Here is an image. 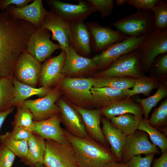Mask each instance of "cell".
I'll return each mask as SVG.
<instances>
[{"instance_id":"cell-1","label":"cell","mask_w":167,"mask_h":167,"mask_svg":"<svg viewBox=\"0 0 167 167\" xmlns=\"http://www.w3.org/2000/svg\"><path fill=\"white\" fill-rule=\"evenodd\" d=\"M36 29L31 23L13 17L5 10L0 12V78L12 79L15 63L27 51L29 38Z\"/></svg>"},{"instance_id":"cell-2","label":"cell","mask_w":167,"mask_h":167,"mask_svg":"<svg viewBox=\"0 0 167 167\" xmlns=\"http://www.w3.org/2000/svg\"><path fill=\"white\" fill-rule=\"evenodd\" d=\"M65 136L74 152L77 167H104L118 161L110 149L90 137L81 138L64 130Z\"/></svg>"},{"instance_id":"cell-3","label":"cell","mask_w":167,"mask_h":167,"mask_svg":"<svg viewBox=\"0 0 167 167\" xmlns=\"http://www.w3.org/2000/svg\"><path fill=\"white\" fill-rule=\"evenodd\" d=\"M93 78L65 77L56 86L64 99L69 103L80 108L91 109L94 107L90 89Z\"/></svg>"},{"instance_id":"cell-4","label":"cell","mask_w":167,"mask_h":167,"mask_svg":"<svg viewBox=\"0 0 167 167\" xmlns=\"http://www.w3.org/2000/svg\"><path fill=\"white\" fill-rule=\"evenodd\" d=\"M111 25L129 36L148 35L155 29L152 10H137L135 12L112 23Z\"/></svg>"},{"instance_id":"cell-5","label":"cell","mask_w":167,"mask_h":167,"mask_svg":"<svg viewBox=\"0 0 167 167\" xmlns=\"http://www.w3.org/2000/svg\"><path fill=\"white\" fill-rule=\"evenodd\" d=\"M148 35L138 37L128 36L125 39L110 45L92 59L98 69L109 67L122 55L137 49L145 40Z\"/></svg>"},{"instance_id":"cell-6","label":"cell","mask_w":167,"mask_h":167,"mask_svg":"<svg viewBox=\"0 0 167 167\" xmlns=\"http://www.w3.org/2000/svg\"><path fill=\"white\" fill-rule=\"evenodd\" d=\"M142 69L136 49L120 57L108 68L94 74V78L130 76L136 79L142 75Z\"/></svg>"},{"instance_id":"cell-7","label":"cell","mask_w":167,"mask_h":167,"mask_svg":"<svg viewBox=\"0 0 167 167\" xmlns=\"http://www.w3.org/2000/svg\"><path fill=\"white\" fill-rule=\"evenodd\" d=\"M137 49L142 68L149 69L158 56L167 53V30L155 28Z\"/></svg>"},{"instance_id":"cell-8","label":"cell","mask_w":167,"mask_h":167,"mask_svg":"<svg viewBox=\"0 0 167 167\" xmlns=\"http://www.w3.org/2000/svg\"><path fill=\"white\" fill-rule=\"evenodd\" d=\"M50 11L71 22L84 21L97 10L87 0L79 1L77 4L58 0H47Z\"/></svg>"},{"instance_id":"cell-9","label":"cell","mask_w":167,"mask_h":167,"mask_svg":"<svg viewBox=\"0 0 167 167\" xmlns=\"http://www.w3.org/2000/svg\"><path fill=\"white\" fill-rule=\"evenodd\" d=\"M45 143L43 162L45 167H77L71 145L50 140H46Z\"/></svg>"},{"instance_id":"cell-10","label":"cell","mask_w":167,"mask_h":167,"mask_svg":"<svg viewBox=\"0 0 167 167\" xmlns=\"http://www.w3.org/2000/svg\"><path fill=\"white\" fill-rule=\"evenodd\" d=\"M61 94V91L55 87L42 98L26 100L23 103L32 112L34 121H42L60 113L59 108L55 103Z\"/></svg>"},{"instance_id":"cell-11","label":"cell","mask_w":167,"mask_h":167,"mask_svg":"<svg viewBox=\"0 0 167 167\" xmlns=\"http://www.w3.org/2000/svg\"><path fill=\"white\" fill-rule=\"evenodd\" d=\"M42 65L27 51L18 58L14 66L13 77L23 84L36 87L39 83Z\"/></svg>"},{"instance_id":"cell-12","label":"cell","mask_w":167,"mask_h":167,"mask_svg":"<svg viewBox=\"0 0 167 167\" xmlns=\"http://www.w3.org/2000/svg\"><path fill=\"white\" fill-rule=\"evenodd\" d=\"M50 36L49 31L41 27L36 29L28 40L27 51L41 63L56 50L61 49L59 44L50 40Z\"/></svg>"},{"instance_id":"cell-13","label":"cell","mask_w":167,"mask_h":167,"mask_svg":"<svg viewBox=\"0 0 167 167\" xmlns=\"http://www.w3.org/2000/svg\"><path fill=\"white\" fill-rule=\"evenodd\" d=\"M66 58L63 71L66 76L71 78L84 77L94 73L98 69L92 58L78 54L70 46L65 51Z\"/></svg>"},{"instance_id":"cell-14","label":"cell","mask_w":167,"mask_h":167,"mask_svg":"<svg viewBox=\"0 0 167 167\" xmlns=\"http://www.w3.org/2000/svg\"><path fill=\"white\" fill-rule=\"evenodd\" d=\"M86 24L92 38L94 49L96 51L101 52L110 45L128 36L117 30H113L111 26H101L96 22H88Z\"/></svg>"},{"instance_id":"cell-15","label":"cell","mask_w":167,"mask_h":167,"mask_svg":"<svg viewBox=\"0 0 167 167\" xmlns=\"http://www.w3.org/2000/svg\"><path fill=\"white\" fill-rule=\"evenodd\" d=\"M139 131L127 136L122 153V162L126 163L132 157L141 154L147 156L152 153L160 154L157 147L149 140L147 133Z\"/></svg>"},{"instance_id":"cell-16","label":"cell","mask_w":167,"mask_h":167,"mask_svg":"<svg viewBox=\"0 0 167 167\" xmlns=\"http://www.w3.org/2000/svg\"><path fill=\"white\" fill-rule=\"evenodd\" d=\"M71 22L52 11L45 16L41 27L51 31L53 40L57 41L62 51L70 46Z\"/></svg>"},{"instance_id":"cell-17","label":"cell","mask_w":167,"mask_h":167,"mask_svg":"<svg viewBox=\"0 0 167 167\" xmlns=\"http://www.w3.org/2000/svg\"><path fill=\"white\" fill-rule=\"evenodd\" d=\"M56 104L59 108L62 122L66 131L81 138L90 137L86 130L82 118L77 111L64 98H59Z\"/></svg>"},{"instance_id":"cell-18","label":"cell","mask_w":167,"mask_h":167,"mask_svg":"<svg viewBox=\"0 0 167 167\" xmlns=\"http://www.w3.org/2000/svg\"><path fill=\"white\" fill-rule=\"evenodd\" d=\"M61 116L59 113L55 114L44 120L34 121L32 132L45 139L71 145L65 136L64 130L61 126Z\"/></svg>"},{"instance_id":"cell-19","label":"cell","mask_w":167,"mask_h":167,"mask_svg":"<svg viewBox=\"0 0 167 167\" xmlns=\"http://www.w3.org/2000/svg\"><path fill=\"white\" fill-rule=\"evenodd\" d=\"M65 58V52L62 51L42 65L39 82L42 86L51 88L57 86L66 76L63 71Z\"/></svg>"},{"instance_id":"cell-20","label":"cell","mask_w":167,"mask_h":167,"mask_svg":"<svg viewBox=\"0 0 167 167\" xmlns=\"http://www.w3.org/2000/svg\"><path fill=\"white\" fill-rule=\"evenodd\" d=\"M5 11L14 18L29 22L36 29L41 27L45 16L49 12L44 7L41 0H34L20 8L11 5Z\"/></svg>"},{"instance_id":"cell-21","label":"cell","mask_w":167,"mask_h":167,"mask_svg":"<svg viewBox=\"0 0 167 167\" xmlns=\"http://www.w3.org/2000/svg\"><path fill=\"white\" fill-rule=\"evenodd\" d=\"M72 105L80 115L88 135L94 140L108 147L109 144L100 126L101 115L100 109H85Z\"/></svg>"},{"instance_id":"cell-22","label":"cell","mask_w":167,"mask_h":167,"mask_svg":"<svg viewBox=\"0 0 167 167\" xmlns=\"http://www.w3.org/2000/svg\"><path fill=\"white\" fill-rule=\"evenodd\" d=\"M91 36L84 21L71 22L70 46L85 57L91 52Z\"/></svg>"},{"instance_id":"cell-23","label":"cell","mask_w":167,"mask_h":167,"mask_svg":"<svg viewBox=\"0 0 167 167\" xmlns=\"http://www.w3.org/2000/svg\"><path fill=\"white\" fill-rule=\"evenodd\" d=\"M101 121L102 131L110 146L111 151L118 161L122 162V153L126 143L127 136L114 126L110 120L101 116Z\"/></svg>"},{"instance_id":"cell-24","label":"cell","mask_w":167,"mask_h":167,"mask_svg":"<svg viewBox=\"0 0 167 167\" xmlns=\"http://www.w3.org/2000/svg\"><path fill=\"white\" fill-rule=\"evenodd\" d=\"M100 109L101 115L109 120L113 117L128 113L140 118L143 115L141 106L130 97L107 105Z\"/></svg>"},{"instance_id":"cell-25","label":"cell","mask_w":167,"mask_h":167,"mask_svg":"<svg viewBox=\"0 0 167 167\" xmlns=\"http://www.w3.org/2000/svg\"><path fill=\"white\" fill-rule=\"evenodd\" d=\"M126 90L92 87L90 92L94 107L100 109L107 105L129 97Z\"/></svg>"},{"instance_id":"cell-26","label":"cell","mask_w":167,"mask_h":167,"mask_svg":"<svg viewBox=\"0 0 167 167\" xmlns=\"http://www.w3.org/2000/svg\"><path fill=\"white\" fill-rule=\"evenodd\" d=\"M28 152L23 159L25 163L34 166L38 163L43 164L46 149L45 141L39 135L32 133L28 140Z\"/></svg>"},{"instance_id":"cell-27","label":"cell","mask_w":167,"mask_h":167,"mask_svg":"<svg viewBox=\"0 0 167 167\" xmlns=\"http://www.w3.org/2000/svg\"><path fill=\"white\" fill-rule=\"evenodd\" d=\"M16 95L14 101V106L23 102L28 98L34 95L43 97L50 92L53 89L51 88L42 86L36 88L21 83L14 77L12 79Z\"/></svg>"},{"instance_id":"cell-28","label":"cell","mask_w":167,"mask_h":167,"mask_svg":"<svg viewBox=\"0 0 167 167\" xmlns=\"http://www.w3.org/2000/svg\"><path fill=\"white\" fill-rule=\"evenodd\" d=\"M11 78H0V112L15 107L14 104L16 92Z\"/></svg>"},{"instance_id":"cell-29","label":"cell","mask_w":167,"mask_h":167,"mask_svg":"<svg viewBox=\"0 0 167 167\" xmlns=\"http://www.w3.org/2000/svg\"><path fill=\"white\" fill-rule=\"evenodd\" d=\"M92 87H109L118 90L129 89L133 87L135 79L128 77H108L93 78Z\"/></svg>"},{"instance_id":"cell-30","label":"cell","mask_w":167,"mask_h":167,"mask_svg":"<svg viewBox=\"0 0 167 167\" xmlns=\"http://www.w3.org/2000/svg\"><path fill=\"white\" fill-rule=\"evenodd\" d=\"M141 118L128 113L113 117L110 121L114 126L128 136L137 130Z\"/></svg>"},{"instance_id":"cell-31","label":"cell","mask_w":167,"mask_h":167,"mask_svg":"<svg viewBox=\"0 0 167 167\" xmlns=\"http://www.w3.org/2000/svg\"><path fill=\"white\" fill-rule=\"evenodd\" d=\"M137 130L146 133L149 136L152 143L160 148L162 153L167 152V138L166 135L151 126L148 119L141 118Z\"/></svg>"},{"instance_id":"cell-32","label":"cell","mask_w":167,"mask_h":167,"mask_svg":"<svg viewBox=\"0 0 167 167\" xmlns=\"http://www.w3.org/2000/svg\"><path fill=\"white\" fill-rule=\"evenodd\" d=\"M0 143L6 147L16 156L23 159L27 155L28 140H16L12 137L10 132L0 135Z\"/></svg>"},{"instance_id":"cell-33","label":"cell","mask_w":167,"mask_h":167,"mask_svg":"<svg viewBox=\"0 0 167 167\" xmlns=\"http://www.w3.org/2000/svg\"><path fill=\"white\" fill-rule=\"evenodd\" d=\"M167 95L166 88L163 86H160L154 95L145 99H141L139 97L136 98V102L139 103L142 106L144 119H148L149 114L153 108Z\"/></svg>"},{"instance_id":"cell-34","label":"cell","mask_w":167,"mask_h":167,"mask_svg":"<svg viewBox=\"0 0 167 167\" xmlns=\"http://www.w3.org/2000/svg\"><path fill=\"white\" fill-rule=\"evenodd\" d=\"M157 86V83L153 78L140 76L135 79L132 89H127L129 97L139 94L148 96L152 91Z\"/></svg>"},{"instance_id":"cell-35","label":"cell","mask_w":167,"mask_h":167,"mask_svg":"<svg viewBox=\"0 0 167 167\" xmlns=\"http://www.w3.org/2000/svg\"><path fill=\"white\" fill-rule=\"evenodd\" d=\"M17 112L12 123L13 126L25 127L31 131L33 125V117L30 110L23 104V101L16 105Z\"/></svg>"},{"instance_id":"cell-36","label":"cell","mask_w":167,"mask_h":167,"mask_svg":"<svg viewBox=\"0 0 167 167\" xmlns=\"http://www.w3.org/2000/svg\"><path fill=\"white\" fill-rule=\"evenodd\" d=\"M152 11L155 28L167 30V1L158 0Z\"/></svg>"},{"instance_id":"cell-37","label":"cell","mask_w":167,"mask_h":167,"mask_svg":"<svg viewBox=\"0 0 167 167\" xmlns=\"http://www.w3.org/2000/svg\"><path fill=\"white\" fill-rule=\"evenodd\" d=\"M167 120V100H166L155 110L148 121L151 126L155 128L165 125Z\"/></svg>"},{"instance_id":"cell-38","label":"cell","mask_w":167,"mask_h":167,"mask_svg":"<svg viewBox=\"0 0 167 167\" xmlns=\"http://www.w3.org/2000/svg\"><path fill=\"white\" fill-rule=\"evenodd\" d=\"M100 12L101 16L105 18L112 13L114 8L113 0H87Z\"/></svg>"},{"instance_id":"cell-39","label":"cell","mask_w":167,"mask_h":167,"mask_svg":"<svg viewBox=\"0 0 167 167\" xmlns=\"http://www.w3.org/2000/svg\"><path fill=\"white\" fill-rule=\"evenodd\" d=\"M155 154L152 153L144 157L140 155L134 156L126 163L129 167H151Z\"/></svg>"},{"instance_id":"cell-40","label":"cell","mask_w":167,"mask_h":167,"mask_svg":"<svg viewBox=\"0 0 167 167\" xmlns=\"http://www.w3.org/2000/svg\"><path fill=\"white\" fill-rule=\"evenodd\" d=\"M15 156L5 146L0 144V167H12Z\"/></svg>"},{"instance_id":"cell-41","label":"cell","mask_w":167,"mask_h":167,"mask_svg":"<svg viewBox=\"0 0 167 167\" xmlns=\"http://www.w3.org/2000/svg\"><path fill=\"white\" fill-rule=\"evenodd\" d=\"M158 0H127L126 3L134 6L137 10H152Z\"/></svg>"},{"instance_id":"cell-42","label":"cell","mask_w":167,"mask_h":167,"mask_svg":"<svg viewBox=\"0 0 167 167\" xmlns=\"http://www.w3.org/2000/svg\"><path fill=\"white\" fill-rule=\"evenodd\" d=\"M12 137L17 140H28L32 132L28 129L22 126H14L10 132Z\"/></svg>"},{"instance_id":"cell-43","label":"cell","mask_w":167,"mask_h":167,"mask_svg":"<svg viewBox=\"0 0 167 167\" xmlns=\"http://www.w3.org/2000/svg\"><path fill=\"white\" fill-rule=\"evenodd\" d=\"M31 0H2L0 5V10L5 11L9 6L14 5L15 6L20 8L25 6L32 2Z\"/></svg>"},{"instance_id":"cell-44","label":"cell","mask_w":167,"mask_h":167,"mask_svg":"<svg viewBox=\"0 0 167 167\" xmlns=\"http://www.w3.org/2000/svg\"><path fill=\"white\" fill-rule=\"evenodd\" d=\"M155 64L156 69L159 73H166L167 72V53L160 54Z\"/></svg>"},{"instance_id":"cell-45","label":"cell","mask_w":167,"mask_h":167,"mask_svg":"<svg viewBox=\"0 0 167 167\" xmlns=\"http://www.w3.org/2000/svg\"><path fill=\"white\" fill-rule=\"evenodd\" d=\"M153 161L152 167H167V152L162 153L161 156Z\"/></svg>"},{"instance_id":"cell-46","label":"cell","mask_w":167,"mask_h":167,"mask_svg":"<svg viewBox=\"0 0 167 167\" xmlns=\"http://www.w3.org/2000/svg\"><path fill=\"white\" fill-rule=\"evenodd\" d=\"M14 107H13L6 111L0 112V130L5 119L9 115L13 112Z\"/></svg>"},{"instance_id":"cell-47","label":"cell","mask_w":167,"mask_h":167,"mask_svg":"<svg viewBox=\"0 0 167 167\" xmlns=\"http://www.w3.org/2000/svg\"><path fill=\"white\" fill-rule=\"evenodd\" d=\"M104 167H129L126 163L117 161L113 162L106 164Z\"/></svg>"},{"instance_id":"cell-48","label":"cell","mask_w":167,"mask_h":167,"mask_svg":"<svg viewBox=\"0 0 167 167\" xmlns=\"http://www.w3.org/2000/svg\"><path fill=\"white\" fill-rule=\"evenodd\" d=\"M127 0H116L115 1L116 4L118 6L123 5L126 3Z\"/></svg>"},{"instance_id":"cell-49","label":"cell","mask_w":167,"mask_h":167,"mask_svg":"<svg viewBox=\"0 0 167 167\" xmlns=\"http://www.w3.org/2000/svg\"><path fill=\"white\" fill-rule=\"evenodd\" d=\"M34 167H45L43 164L38 163L34 165Z\"/></svg>"},{"instance_id":"cell-50","label":"cell","mask_w":167,"mask_h":167,"mask_svg":"<svg viewBox=\"0 0 167 167\" xmlns=\"http://www.w3.org/2000/svg\"><path fill=\"white\" fill-rule=\"evenodd\" d=\"M1 0H0V4H1Z\"/></svg>"},{"instance_id":"cell-51","label":"cell","mask_w":167,"mask_h":167,"mask_svg":"<svg viewBox=\"0 0 167 167\" xmlns=\"http://www.w3.org/2000/svg\"></svg>"}]
</instances>
